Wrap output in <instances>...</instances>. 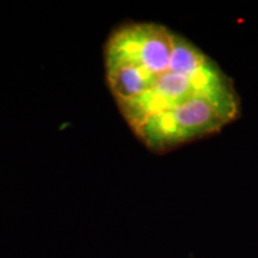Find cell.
Returning <instances> with one entry per match:
<instances>
[{"instance_id":"cell-1","label":"cell","mask_w":258,"mask_h":258,"mask_svg":"<svg viewBox=\"0 0 258 258\" xmlns=\"http://www.w3.org/2000/svg\"><path fill=\"white\" fill-rule=\"evenodd\" d=\"M104 66L122 116L151 150L175 112L203 97L234 95L202 51L159 24L132 23L112 32Z\"/></svg>"}]
</instances>
